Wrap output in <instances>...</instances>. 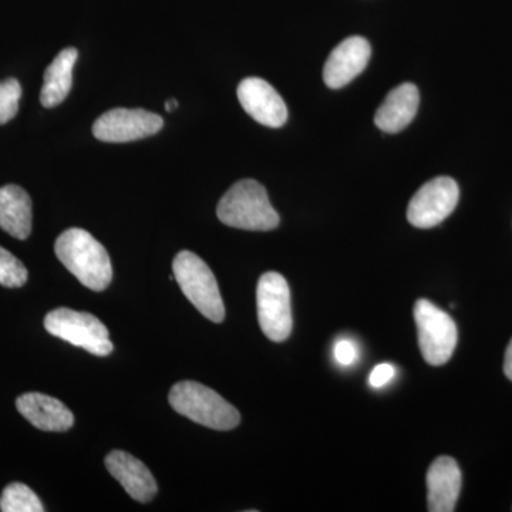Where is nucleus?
Segmentation results:
<instances>
[{
	"label": "nucleus",
	"instance_id": "20e7f679",
	"mask_svg": "<svg viewBox=\"0 0 512 512\" xmlns=\"http://www.w3.org/2000/svg\"><path fill=\"white\" fill-rule=\"evenodd\" d=\"M174 279L181 291L195 308L210 319L221 323L225 318V306L222 301L217 279L200 256L190 251H181L173 262Z\"/></svg>",
	"mask_w": 512,
	"mask_h": 512
},
{
	"label": "nucleus",
	"instance_id": "4468645a",
	"mask_svg": "<svg viewBox=\"0 0 512 512\" xmlns=\"http://www.w3.org/2000/svg\"><path fill=\"white\" fill-rule=\"evenodd\" d=\"M18 412L43 431H67L74 424L73 413L60 400L43 393H25L16 400Z\"/></svg>",
	"mask_w": 512,
	"mask_h": 512
},
{
	"label": "nucleus",
	"instance_id": "f03ea898",
	"mask_svg": "<svg viewBox=\"0 0 512 512\" xmlns=\"http://www.w3.org/2000/svg\"><path fill=\"white\" fill-rule=\"evenodd\" d=\"M217 215L222 224L247 231H272L281 222L264 185L255 180L232 185L221 198Z\"/></svg>",
	"mask_w": 512,
	"mask_h": 512
},
{
	"label": "nucleus",
	"instance_id": "b1692460",
	"mask_svg": "<svg viewBox=\"0 0 512 512\" xmlns=\"http://www.w3.org/2000/svg\"><path fill=\"white\" fill-rule=\"evenodd\" d=\"M177 107V100H168L167 103H165V110H167L168 113H170V111H174L175 109H177Z\"/></svg>",
	"mask_w": 512,
	"mask_h": 512
},
{
	"label": "nucleus",
	"instance_id": "aec40b11",
	"mask_svg": "<svg viewBox=\"0 0 512 512\" xmlns=\"http://www.w3.org/2000/svg\"><path fill=\"white\" fill-rule=\"evenodd\" d=\"M22 97V86L16 79L0 82V126L15 119Z\"/></svg>",
	"mask_w": 512,
	"mask_h": 512
},
{
	"label": "nucleus",
	"instance_id": "6ab92c4d",
	"mask_svg": "<svg viewBox=\"0 0 512 512\" xmlns=\"http://www.w3.org/2000/svg\"><path fill=\"white\" fill-rule=\"evenodd\" d=\"M28 282V269L5 248L0 247V285L22 288Z\"/></svg>",
	"mask_w": 512,
	"mask_h": 512
},
{
	"label": "nucleus",
	"instance_id": "a211bd4d",
	"mask_svg": "<svg viewBox=\"0 0 512 512\" xmlns=\"http://www.w3.org/2000/svg\"><path fill=\"white\" fill-rule=\"evenodd\" d=\"M0 511L3 512H43L42 501L22 483L9 484L0 497Z\"/></svg>",
	"mask_w": 512,
	"mask_h": 512
},
{
	"label": "nucleus",
	"instance_id": "dca6fc26",
	"mask_svg": "<svg viewBox=\"0 0 512 512\" xmlns=\"http://www.w3.org/2000/svg\"><path fill=\"white\" fill-rule=\"evenodd\" d=\"M0 228L22 241L32 232V200L19 185L0 188Z\"/></svg>",
	"mask_w": 512,
	"mask_h": 512
},
{
	"label": "nucleus",
	"instance_id": "0eeeda50",
	"mask_svg": "<svg viewBox=\"0 0 512 512\" xmlns=\"http://www.w3.org/2000/svg\"><path fill=\"white\" fill-rule=\"evenodd\" d=\"M259 326L272 342H284L293 328L291 289L278 272H266L256 289Z\"/></svg>",
	"mask_w": 512,
	"mask_h": 512
},
{
	"label": "nucleus",
	"instance_id": "6e6552de",
	"mask_svg": "<svg viewBox=\"0 0 512 512\" xmlns=\"http://www.w3.org/2000/svg\"><path fill=\"white\" fill-rule=\"evenodd\" d=\"M460 188L450 177H437L414 194L407 208V220L413 227H437L456 210Z\"/></svg>",
	"mask_w": 512,
	"mask_h": 512
},
{
	"label": "nucleus",
	"instance_id": "39448f33",
	"mask_svg": "<svg viewBox=\"0 0 512 512\" xmlns=\"http://www.w3.org/2000/svg\"><path fill=\"white\" fill-rule=\"evenodd\" d=\"M45 328L50 335L87 350L94 356H109L114 349L109 330L90 313L69 308L55 309L47 313Z\"/></svg>",
	"mask_w": 512,
	"mask_h": 512
},
{
	"label": "nucleus",
	"instance_id": "9d476101",
	"mask_svg": "<svg viewBox=\"0 0 512 512\" xmlns=\"http://www.w3.org/2000/svg\"><path fill=\"white\" fill-rule=\"evenodd\" d=\"M238 100L244 110L262 126L279 128L288 120L284 99L259 77H248L238 86Z\"/></svg>",
	"mask_w": 512,
	"mask_h": 512
},
{
	"label": "nucleus",
	"instance_id": "423d86ee",
	"mask_svg": "<svg viewBox=\"0 0 512 512\" xmlns=\"http://www.w3.org/2000/svg\"><path fill=\"white\" fill-rule=\"evenodd\" d=\"M414 320L419 330L420 352L424 360L431 366L446 365L457 346L456 322L426 299L416 302Z\"/></svg>",
	"mask_w": 512,
	"mask_h": 512
},
{
	"label": "nucleus",
	"instance_id": "7ed1b4c3",
	"mask_svg": "<svg viewBox=\"0 0 512 512\" xmlns=\"http://www.w3.org/2000/svg\"><path fill=\"white\" fill-rule=\"evenodd\" d=\"M175 412L208 429L227 431L241 423V414L224 397L197 382L174 384L168 394Z\"/></svg>",
	"mask_w": 512,
	"mask_h": 512
},
{
	"label": "nucleus",
	"instance_id": "5701e85b",
	"mask_svg": "<svg viewBox=\"0 0 512 512\" xmlns=\"http://www.w3.org/2000/svg\"><path fill=\"white\" fill-rule=\"evenodd\" d=\"M504 372L505 376L512 380V340L508 345L507 352H505Z\"/></svg>",
	"mask_w": 512,
	"mask_h": 512
},
{
	"label": "nucleus",
	"instance_id": "1a4fd4ad",
	"mask_svg": "<svg viewBox=\"0 0 512 512\" xmlns=\"http://www.w3.org/2000/svg\"><path fill=\"white\" fill-rule=\"evenodd\" d=\"M164 126L163 117L143 109H113L93 124V136L104 143H131L154 136Z\"/></svg>",
	"mask_w": 512,
	"mask_h": 512
},
{
	"label": "nucleus",
	"instance_id": "f8f14e48",
	"mask_svg": "<svg viewBox=\"0 0 512 512\" xmlns=\"http://www.w3.org/2000/svg\"><path fill=\"white\" fill-rule=\"evenodd\" d=\"M106 467L128 495L138 503H148L156 497L158 485L150 470L136 457L124 451H111Z\"/></svg>",
	"mask_w": 512,
	"mask_h": 512
},
{
	"label": "nucleus",
	"instance_id": "f3484780",
	"mask_svg": "<svg viewBox=\"0 0 512 512\" xmlns=\"http://www.w3.org/2000/svg\"><path fill=\"white\" fill-rule=\"evenodd\" d=\"M79 52L74 47L63 49L47 67L43 76L40 103L47 109L59 106L69 96L73 84V69Z\"/></svg>",
	"mask_w": 512,
	"mask_h": 512
},
{
	"label": "nucleus",
	"instance_id": "2eb2a0df",
	"mask_svg": "<svg viewBox=\"0 0 512 512\" xmlns=\"http://www.w3.org/2000/svg\"><path fill=\"white\" fill-rule=\"evenodd\" d=\"M419 104V89L413 83H404L387 94L376 111L375 124L384 133H399L412 123Z\"/></svg>",
	"mask_w": 512,
	"mask_h": 512
},
{
	"label": "nucleus",
	"instance_id": "ddd939ff",
	"mask_svg": "<svg viewBox=\"0 0 512 512\" xmlns=\"http://www.w3.org/2000/svg\"><path fill=\"white\" fill-rule=\"evenodd\" d=\"M427 490L430 512L456 510L461 491V471L454 458L439 457L433 461L427 473Z\"/></svg>",
	"mask_w": 512,
	"mask_h": 512
},
{
	"label": "nucleus",
	"instance_id": "4be33fe9",
	"mask_svg": "<svg viewBox=\"0 0 512 512\" xmlns=\"http://www.w3.org/2000/svg\"><path fill=\"white\" fill-rule=\"evenodd\" d=\"M396 376V369L389 363H382V365H377L375 369L372 370L369 376L370 386L375 387V389H380V387L386 386L387 383L392 382Z\"/></svg>",
	"mask_w": 512,
	"mask_h": 512
},
{
	"label": "nucleus",
	"instance_id": "f257e3e1",
	"mask_svg": "<svg viewBox=\"0 0 512 512\" xmlns=\"http://www.w3.org/2000/svg\"><path fill=\"white\" fill-rule=\"evenodd\" d=\"M59 261L86 288L104 291L113 279V266L106 248L82 228H70L56 239Z\"/></svg>",
	"mask_w": 512,
	"mask_h": 512
},
{
	"label": "nucleus",
	"instance_id": "412c9836",
	"mask_svg": "<svg viewBox=\"0 0 512 512\" xmlns=\"http://www.w3.org/2000/svg\"><path fill=\"white\" fill-rule=\"evenodd\" d=\"M333 356L340 366L349 367L356 362L357 348L350 339H340L333 349Z\"/></svg>",
	"mask_w": 512,
	"mask_h": 512
},
{
	"label": "nucleus",
	"instance_id": "9b49d317",
	"mask_svg": "<svg viewBox=\"0 0 512 512\" xmlns=\"http://www.w3.org/2000/svg\"><path fill=\"white\" fill-rule=\"evenodd\" d=\"M372 47L365 37L352 36L343 40L332 53L323 69V79L330 89H340L366 69Z\"/></svg>",
	"mask_w": 512,
	"mask_h": 512
}]
</instances>
